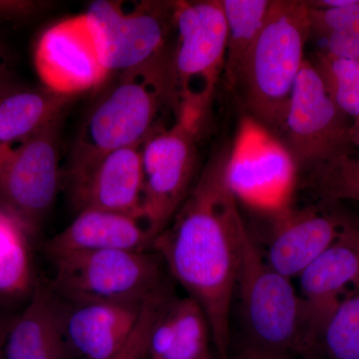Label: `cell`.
<instances>
[{"label":"cell","mask_w":359,"mask_h":359,"mask_svg":"<svg viewBox=\"0 0 359 359\" xmlns=\"http://www.w3.org/2000/svg\"><path fill=\"white\" fill-rule=\"evenodd\" d=\"M34 66L44 88L71 98L110 76L85 13L58 21L40 35Z\"/></svg>","instance_id":"cell-12"},{"label":"cell","mask_w":359,"mask_h":359,"mask_svg":"<svg viewBox=\"0 0 359 359\" xmlns=\"http://www.w3.org/2000/svg\"><path fill=\"white\" fill-rule=\"evenodd\" d=\"M162 92L144 72L119 75L90 109L80 129L70 167L118 149L142 146L155 131Z\"/></svg>","instance_id":"cell-7"},{"label":"cell","mask_w":359,"mask_h":359,"mask_svg":"<svg viewBox=\"0 0 359 359\" xmlns=\"http://www.w3.org/2000/svg\"><path fill=\"white\" fill-rule=\"evenodd\" d=\"M176 44L170 60L172 109L177 121L195 128L207 110L226 63L228 27L222 0L176 1Z\"/></svg>","instance_id":"cell-4"},{"label":"cell","mask_w":359,"mask_h":359,"mask_svg":"<svg viewBox=\"0 0 359 359\" xmlns=\"http://www.w3.org/2000/svg\"><path fill=\"white\" fill-rule=\"evenodd\" d=\"M6 77V69L4 66V60H2L1 54H0V84L4 82Z\"/></svg>","instance_id":"cell-33"},{"label":"cell","mask_w":359,"mask_h":359,"mask_svg":"<svg viewBox=\"0 0 359 359\" xmlns=\"http://www.w3.org/2000/svg\"><path fill=\"white\" fill-rule=\"evenodd\" d=\"M351 143H353V146L359 147V124L353 128V132H351Z\"/></svg>","instance_id":"cell-32"},{"label":"cell","mask_w":359,"mask_h":359,"mask_svg":"<svg viewBox=\"0 0 359 359\" xmlns=\"http://www.w3.org/2000/svg\"><path fill=\"white\" fill-rule=\"evenodd\" d=\"M141 148L133 146L118 149L83 164L69 167L70 197L77 212L98 209L142 219Z\"/></svg>","instance_id":"cell-13"},{"label":"cell","mask_w":359,"mask_h":359,"mask_svg":"<svg viewBox=\"0 0 359 359\" xmlns=\"http://www.w3.org/2000/svg\"><path fill=\"white\" fill-rule=\"evenodd\" d=\"M353 123L328 94L313 61L304 60L290 96L283 131L297 167L311 170L351 153Z\"/></svg>","instance_id":"cell-9"},{"label":"cell","mask_w":359,"mask_h":359,"mask_svg":"<svg viewBox=\"0 0 359 359\" xmlns=\"http://www.w3.org/2000/svg\"><path fill=\"white\" fill-rule=\"evenodd\" d=\"M7 327L0 321V359L4 358V341H6Z\"/></svg>","instance_id":"cell-31"},{"label":"cell","mask_w":359,"mask_h":359,"mask_svg":"<svg viewBox=\"0 0 359 359\" xmlns=\"http://www.w3.org/2000/svg\"><path fill=\"white\" fill-rule=\"evenodd\" d=\"M143 219L123 212L87 209L45 245L48 256L99 250H152Z\"/></svg>","instance_id":"cell-17"},{"label":"cell","mask_w":359,"mask_h":359,"mask_svg":"<svg viewBox=\"0 0 359 359\" xmlns=\"http://www.w3.org/2000/svg\"><path fill=\"white\" fill-rule=\"evenodd\" d=\"M198 131L176 121L171 128L158 129L142 145L141 216L153 242L171 224L191 192Z\"/></svg>","instance_id":"cell-10"},{"label":"cell","mask_w":359,"mask_h":359,"mask_svg":"<svg viewBox=\"0 0 359 359\" xmlns=\"http://www.w3.org/2000/svg\"><path fill=\"white\" fill-rule=\"evenodd\" d=\"M211 344V328L199 304L189 297H172L153 327L148 359H216Z\"/></svg>","instance_id":"cell-19"},{"label":"cell","mask_w":359,"mask_h":359,"mask_svg":"<svg viewBox=\"0 0 359 359\" xmlns=\"http://www.w3.org/2000/svg\"><path fill=\"white\" fill-rule=\"evenodd\" d=\"M273 0H222L226 27L224 76L233 86L252 45L263 29Z\"/></svg>","instance_id":"cell-22"},{"label":"cell","mask_w":359,"mask_h":359,"mask_svg":"<svg viewBox=\"0 0 359 359\" xmlns=\"http://www.w3.org/2000/svg\"><path fill=\"white\" fill-rule=\"evenodd\" d=\"M309 21L311 37L323 43L320 51L334 57L359 59V0L337 8L309 6Z\"/></svg>","instance_id":"cell-24"},{"label":"cell","mask_w":359,"mask_h":359,"mask_svg":"<svg viewBox=\"0 0 359 359\" xmlns=\"http://www.w3.org/2000/svg\"><path fill=\"white\" fill-rule=\"evenodd\" d=\"M297 169L285 143L261 123L245 120L231 145L226 177L238 203L271 219L292 207Z\"/></svg>","instance_id":"cell-8"},{"label":"cell","mask_w":359,"mask_h":359,"mask_svg":"<svg viewBox=\"0 0 359 359\" xmlns=\"http://www.w3.org/2000/svg\"><path fill=\"white\" fill-rule=\"evenodd\" d=\"M230 153L224 145L212 156L173 221L152 245L187 297L204 311L216 359H230L238 231L244 223L226 182Z\"/></svg>","instance_id":"cell-1"},{"label":"cell","mask_w":359,"mask_h":359,"mask_svg":"<svg viewBox=\"0 0 359 359\" xmlns=\"http://www.w3.org/2000/svg\"><path fill=\"white\" fill-rule=\"evenodd\" d=\"M30 231L20 219L0 205V299H15L32 292Z\"/></svg>","instance_id":"cell-21"},{"label":"cell","mask_w":359,"mask_h":359,"mask_svg":"<svg viewBox=\"0 0 359 359\" xmlns=\"http://www.w3.org/2000/svg\"><path fill=\"white\" fill-rule=\"evenodd\" d=\"M62 299L53 289L36 283L22 313L7 327L2 359H66L68 346Z\"/></svg>","instance_id":"cell-18"},{"label":"cell","mask_w":359,"mask_h":359,"mask_svg":"<svg viewBox=\"0 0 359 359\" xmlns=\"http://www.w3.org/2000/svg\"><path fill=\"white\" fill-rule=\"evenodd\" d=\"M297 278L311 351L341 297L359 282V218L346 216L337 240Z\"/></svg>","instance_id":"cell-14"},{"label":"cell","mask_w":359,"mask_h":359,"mask_svg":"<svg viewBox=\"0 0 359 359\" xmlns=\"http://www.w3.org/2000/svg\"><path fill=\"white\" fill-rule=\"evenodd\" d=\"M346 216L318 207H290L276 215L271 218L266 262L289 280L299 278L337 240Z\"/></svg>","instance_id":"cell-15"},{"label":"cell","mask_w":359,"mask_h":359,"mask_svg":"<svg viewBox=\"0 0 359 359\" xmlns=\"http://www.w3.org/2000/svg\"><path fill=\"white\" fill-rule=\"evenodd\" d=\"M346 292L304 359H359V282Z\"/></svg>","instance_id":"cell-23"},{"label":"cell","mask_w":359,"mask_h":359,"mask_svg":"<svg viewBox=\"0 0 359 359\" xmlns=\"http://www.w3.org/2000/svg\"><path fill=\"white\" fill-rule=\"evenodd\" d=\"M175 11L176 1H143L129 11L121 1L92 2L85 14L110 75L144 72L170 93Z\"/></svg>","instance_id":"cell-5"},{"label":"cell","mask_w":359,"mask_h":359,"mask_svg":"<svg viewBox=\"0 0 359 359\" xmlns=\"http://www.w3.org/2000/svg\"><path fill=\"white\" fill-rule=\"evenodd\" d=\"M309 39L308 1L273 0L238 77L250 110L264 127L283 129Z\"/></svg>","instance_id":"cell-2"},{"label":"cell","mask_w":359,"mask_h":359,"mask_svg":"<svg viewBox=\"0 0 359 359\" xmlns=\"http://www.w3.org/2000/svg\"><path fill=\"white\" fill-rule=\"evenodd\" d=\"M309 182L327 204L342 201L359 204V156L348 153L313 168Z\"/></svg>","instance_id":"cell-26"},{"label":"cell","mask_w":359,"mask_h":359,"mask_svg":"<svg viewBox=\"0 0 359 359\" xmlns=\"http://www.w3.org/2000/svg\"><path fill=\"white\" fill-rule=\"evenodd\" d=\"M62 304L66 341L70 349L85 359L114 356L133 332L142 306V304L107 302Z\"/></svg>","instance_id":"cell-16"},{"label":"cell","mask_w":359,"mask_h":359,"mask_svg":"<svg viewBox=\"0 0 359 359\" xmlns=\"http://www.w3.org/2000/svg\"><path fill=\"white\" fill-rule=\"evenodd\" d=\"M11 150H13V147L0 144V169L6 162L7 157L11 154Z\"/></svg>","instance_id":"cell-30"},{"label":"cell","mask_w":359,"mask_h":359,"mask_svg":"<svg viewBox=\"0 0 359 359\" xmlns=\"http://www.w3.org/2000/svg\"><path fill=\"white\" fill-rule=\"evenodd\" d=\"M71 97L46 88L18 90L0 95V144L23 143L62 119Z\"/></svg>","instance_id":"cell-20"},{"label":"cell","mask_w":359,"mask_h":359,"mask_svg":"<svg viewBox=\"0 0 359 359\" xmlns=\"http://www.w3.org/2000/svg\"><path fill=\"white\" fill-rule=\"evenodd\" d=\"M236 290L244 325L243 341L304 358L309 344L304 302L292 280L269 266L245 222L238 231Z\"/></svg>","instance_id":"cell-3"},{"label":"cell","mask_w":359,"mask_h":359,"mask_svg":"<svg viewBox=\"0 0 359 359\" xmlns=\"http://www.w3.org/2000/svg\"><path fill=\"white\" fill-rule=\"evenodd\" d=\"M328 94L342 112L359 124V59L339 58L323 51L313 61Z\"/></svg>","instance_id":"cell-25"},{"label":"cell","mask_w":359,"mask_h":359,"mask_svg":"<svg viewBox=\"0 0 359 359\" xmlns=\"http://www.w3.org/2000/svg\"><path fill=\"white\" fill-rule=\"evenodd\" d=\"M52 289L65 301L142 304L167 283L153 250H99L49 256Z\"/></svg>","instance_id":"cell-6"},{"label":"cell","mask_w":359,"mask_h":359,"mask_svg":"<svg viewBox=\"0 0 359 359\" xmlns=\"http://www.w3.org/2000/svg\"><path fill=\"white\" fill-rule=\"evenodd\" d=\"M39 4L18 0H0V16H23L37 11Z\"/></svg>","instance_id":"cell-29"},{"label":"cell","mask_w":359,"mask_h":359,"mask_svg":"<svg viewBox=\"0 0 359 359\" xmlns=\"http://www.w3.org/2000/svg\"><path fill=\"white\" fill-rule=\"evenodd\" d=\"M168 282L142 304L133 332L119 351L109 359H147L151 334L161 311L172 299Z\"/></svg>","instance_id":"cell-27"},{"label":"cell","mask_w":359,"mask_h":359,"mask_svg":"<svg viewBox=\"0 0 359 359\" xmlns=\"http://www.w3.org/2000/svg\"><path fill=\"white\" fill-rule=\"evenodd\" d=\"M230 359H301L292 353H280V351H268L241 341L236 346L231 348Z\"/></svg>","instance_id":"cell-28"},{"label":"cell","mask_w":359,"mask_h":359,"mask_svg":"<svg viewBox=\"0 0 359 359\" xmlns=\"http://www.w3.org/2000/svg\"><path fill=\"white\" fill-rule=\"evenodd\" d=\"M61 121L13 148L0 169V205L30 233L39 228L57 196Z\"/></svg>","instance_id":"cell-11"}]
</instances>
